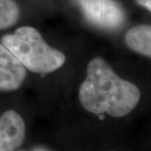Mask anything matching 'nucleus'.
Returning a JSON list of instances; mask_svg holds the SVG:
<instances>
[{"mask_svg": "<svg viewBox=\"0 0 151 151\" xmlns=\"http://www.w3.org/2000/svg\"><path fill=\"white\" fill-rule=\"evenodd\" d=\"M78 99L89 113L124 117L137 107L140 91L135 84L120 78L100 57L90 60L86 77L78 90Z\"/></svg>", "mask_w": 151, "mask_h": 151, "instance_id": "nucleus-1", "label": "nucleus"}, {"mask_svg": "<svg viewBox=\"0 0 151 151\" xmlns=\"http://www.w3.org/2000/svg\"><path fill=\"white\" fill-rule=\"evenodd\" d=\"M1 43L27 70L35 74L53 73L66 61L64 53L48 45L40 32L29 26L20 27L13 34L3 35Z\"/></svg>", "mask_w": 151, "mask_h": 151, "instance_id": "nucleus-2", "label": "nucleus"}, {"mask_svg": "<svg viewBox=\"0 0 151 151\" xmlns=\"http://www.w3.org/2000/svg\"><path fill=\"white\" fill-rule=\"evenodd\" d=\"M84 19L101 29L115 31L126 22L123 7L115 0H74Z\"/></svg>", "mask_w": 151, "mask_h": 151, "instance_id": "nucleus-3", "label": "nucleus"}, {"mask_svg": "<svg viewBox=\"0 0 151 151\" xmlns=\"http://www.w3.org/2000/svg\"><path fill=\"white\" fill-rule=\"evenodd\" d=\"M26 137V124L15 110L0 116V151H17Z\"/></svg>", "mask_w": 151, "mask_h": 151, "instance_id": "nucleus-4", "label": "nucleus"}, {"mask_svg": "<svg viewBox=\"0 0 151 151\" xmlns=\"http://www.w3.org/2000/svg\"><path fill=\"white\" fill-rule=\"evenodd\" d=\"M27 77V69L0 43V91H13L20 88Z\"/></svg>", "mask_w": 151, "mask_h": 151, "instance_id": "nucleus-5", "label": "nucleus"}, {"mask_svg": "<svg viewBox=\"0 0 151 151\" xmlns=\"http://www.w3.org/2000/svg\"><path fill=\"white\" fill-rule=\"evenodd\" d=\"M129 49L151 58V25H138L129 29L125 35Z\"/></svg>", "mask_w": 151, "mask_h": 151, "instance_id": "nucleus-6", "label": "nucleus"}, {"mask_svg": "<svg viewBox=\"0 0 151 151\" xmlns=\"http://www.w3.org/2000/svg\"><path fill=\"white\" fill-rule=\"evenodd\" d=\"M20 18V8L14 0H0V29L13 27Z\"/></svg>", "mask_w": 151, "mask_h": 151, "instance_id": "nucleus-7", "label": "nucleus"}, {"mask_svg": "<svg viewBox=\"0 0 151 151\" xmlns=\"http://www.w3.org/2000/svg\"><path fill=\"white\" fill-rule=\"evenodd\" d=\"M135 2L141 7L145 8L151 12V0H135Z\"/></svg>", "mask_w": 151, "mask_h": 151, "instance_id": "nucleus-8", "label": "nucleus"}, {"mask_svg": "<svg viewBox=\"0 0 151 151\" xmlns=\"http://www.w3.org/2000/svg\"><path fill=\"white\" fill-rule=\"evenodd\" d=\"M17 151H52L50 149H48L47 147H44V146H35L32 147L31 149H27V150H24V149H20V150H17Z\"/></svg>", "mask_w": 151, "mask_h": 151, "instance_id": "nucleus-9", "label": "nucleus"}]
</instances>
